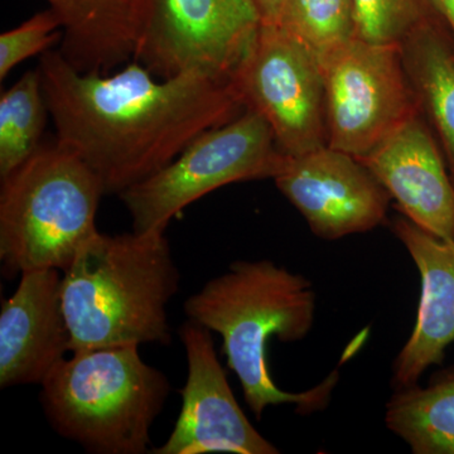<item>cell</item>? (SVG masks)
<instances>
[{"label": "cell", "instance_id": "6da1fadb", "mask_svg": "<svg viewBox=\"0 0 454 454\" xmlns=\"http://www.w3.org/2000/svg\"><path fill=\"white\" fill-rule=\"evenodd\" d=\"M38 70L56 142L88 164L106 195L151 177L247 109L234 83L199 74L155 79L134 59L113 74H83L50 50Z\"/></svg>", "mask_w": 454, "mask_h": 454}, {"label": "cell", "instance_id": "7a4b0ae2", "mask_svg": "<svg viewBox=\"0 0 454 454\" xmlns=\"http://www.w3.org/2000/svg\"><path fill=\"white\" fill-rule=\"evenodd\" d=\"M191 321L223 337L227 366L240 380L245 402L256 418L271 405L294 404L301 414L322 411L340 380L333 372L303 393H286L270 375L268 343L303 340L315 321L316 294L300 274L270 260L235 262L184 301Z\"/></svg>", "mask_w": 454, "mask_h": 454}, {"label": "cell", "instance_id": "3957f363", "mask_svg": "<svg viewBox=\"0 0 454 454\" xmlns=\"http://www.w3.org/2000/svg\"><path fill=\"white\" fill-rule=\"evenodd\" d=\"M62 274L71 352L170 342L181 277L163 230L98 232Z\"/></svg>", "mask_w": 454, "mask_h": 454}, {"label": "cell", "instance_id": "277c9868", "mask_svg": "<svg viewBox=\"0 0 454 454\" xmlns=\"http://www.w3.org/2000/svg\"><path fill=\"white\" fill-rule=\"evenodd\" d=\"M139 346L82 349L41 384V404L57 434L94 454L149 452L152 426L170 384Z\"/></svg>", "mask_w": 454, "mask_h": 454}, {"label": "cell", "instance_id": "5b68a950", "mask_svg": "<svg viewBox=\"0 0 454 454\" xmlns=\"http://www.w3.org/2000/svg\"><path fill=\"white\" fill-rule=\"evenodd\" d=\"M106 195L100 178L55 142L2 179L0 260L8 277L32 269L67 270L98 234L97 214Z\"/></svg>", "mask_w": 454, "mask_h": 454}, {"label": "cell", "instance_id": "8992f818", "mask_svg": "<svg viewBox=\"0 0 454 454\" xmlns=\"http://www.w3.org/2000/svg\"><path fill=\"white\" fill-rule=\"evenodd\" d=\"M284 157L267 121L247 107L232 121L203 131L172 162L119 197L134 231H166L176 215L212 191L276 177Z\"/></svg>", "mask_w": 454, "mask_h": 454}, {"label": "cell", "instance_id": "52a82bcc", "mask_svg": "<svg viewBox=\"0 0 454 454\" xmlns=\"http://www.w3.org/2000/svg\"><path fill=\"white\" fill-rule=\"evenodd\" d=\"M262 25L254 0H138L133 59L158 79L199 74L232 83Z\"/></svg>", "mask_w": 454, "mask_h": 454}, {"label": "cell", "instance_id": "ba28073f", "mask_svg": "<svg viewBox=\"0 0 454 454\" xmlns=\"http://www.w3.org/2000/svg\"><path fill=\"white\" fill-rule=\"evenodd\" d=\"M328 145L361 158L419 114L397 44L354 38L319 59Z\"/></svg>", "mask_w": 454, "mask_h": 454}, {"label": "cell", "instance_id": "9c48e42d", "mask_svg": "<svg viewBox=\"0 0 454 454\" xmlns=\"http://www.w3.org/2000/svg\"><path fill=\"white\" fill-rule=\"evenodd\" d=\"M232 83L245 107L267 121L284 154L300 155L328 145L321 62L279 25L262 23Z\"/></svg>", "mask_w": 454, "mask_h": 454}, {"label": "cell", "instance_id": "30bf717a", "mask_svg": "<svg viewBox=\"0 0 454 454\" xmlns=\"http://www.w3.org/2000/svg\"><path fill=\"white\" fill-rule=\"evenodd\" d=\"M273 179L313 234L325 240L363 234L387 217L390 196L384 187L357 158L333 146L286 154Z\"/></svg>", "mask_w": 454, "mask_h": 454}, {"label": "cell", "instance_id": "8fae6325", "mask_svg": "<svg viewBox=\"0 0 454 454\" xmlns=\"http://www.w3.org/2000/svg\"><path fill=\"white\" fill-rule=\"evenodd\" d=\"M187 357L182 411L172 434L154 454H277L236 402L211 331L188 319L178 331Z\"/></svg>", "mask_w": 454, "mask_h": 454}, {"label": "cell", "instance_id": "7c38bea8", "mask_svg": "<svg viewBox=\"0 0 454 454\" xmlns=\"http://www.w3.org/2000/svg\"><path fill=\"white\" fill-rule=\"evenodd\" d=\"M62 271L32 269L0 313V387L42 384L66 354L71 336L62 301Z\"/></svg>", "mask_w": 454, "mask_h": 454}, {"label": "cell", "instance_id": "4fadbf2b", "mask_svg": "<svg viewBox=\"0 0 454 454\" xmlns=\"http://www.w3.org/2000/svg\"><path fill=\"white\" fill-rule=\"evenodd\" d=\"M357 160L406 219L429 234L454 241V186L419 114Z\"/></svg>", "mask_w": 454, "mask_h": 454}, {"label": "cell", "instance_id": "5bb4252c", "mask_svg": "<svg viewBox=\"0 0 454 454\" xmlns=\"http://www.w3.org/2000/svg\"><path fill=\"white\" fill-rule=\"evenodd\" d=\"M393 231L422 278L414 330L393 366L399 390L418 385L430 366L441 365L454 342V241L429 234L405 216L394 220Z\"/></svg>", "mask_w": 454, "mask_h": 454}, {"label": "cell", "instance_id": "9a60e30c", "mask_svg": "<svg viewBox=\"0 0 454 454\" xmlns=\"http://www.w3.org/2000/svg\"><path fill=\"white\" fill-rule=\"evenodd\" d=\"M61 20L59 52L83 74H109L133 59L138 0H47Z\"/></svg>", "mask_w": 454, "mask_h": 454}, {"label": "cell", "instance_id": "2e32d148", "mask_svg": "<svg viewBox=\"0 0 454 454\" xmlns=\"http://www.w3.org/2000/svg\"><path fill=\"white\" fill-rule=\"evenodd\" d=\"M385 422L415 454H454V372L396 390Z\"/></svg>", "mask_w": 454, "mask_h": 454}, {"label": "cell", "instance_id": "e0dca14e", "mask_svg": "<svg viewBox=\"0 0 454 454\" xmlns=\"http://www.w3.org/2000/svg\"><path fill=\"white\" fill-rule=\"evenodd\" d=\"M409 82L426 106L454 164V56L430 22L400 44Z\"/></svg>", "mask_w": 454, "mask_h": 454}, {"label": "cell", "instance_id": "ac0fdd59", "mask_svg": "<svg viewBox=\"0 0 454 454\" xmlns=\"http://www.w3.org/2000/svg\"><path fill=\"white\" fill-rule=\"evenodd\" d=\"M49 106L41 73L27 71L0 97V178H7L38 149L46 128Z\"/></svg>", "mask_w": 454, "mask_h": 454}, {"label": "cell", "instance_id": "d6986e66", "mask_svg": "<svg viewBox=\"0 0 454 454\" xmlns=\"http://www.w3.org/2000/svg\"><path fill=\"white\" fill-rule=\"evenodd\" d=\"M277 25L318 59L356 38L352 0H286Z\"/></svg>", "mask_w": 454, "mask_h": 454}, {"label": "cell", "instance_id": "ffe728a7", "mask_svg": "<svg viewBox=\"0 0 454 454\" xmlns=\"http://www.w3.org/2000/svg\"><path fill=\"white\" fill-rule=\"evenodd\" d=\"M356 37L376 44H397L429 22L430 0H352Z\"/></svg>", "mask_w": 454, "mask_h": 454}, {"label": "cell", "instance_id": "44dd1931", "mask_svg": "<svg viewBox=\"0 0 454 454\" xmlns=\"http://www.w3.org/2000/svg\"><path fill=\"white\" fill-rule=\"evenodd\" d=\"M61 37V20L51 8L35 14L17 28L3 33L0 35V80H4L26 59L50 51Z\"/></svg>", "mask_w": 454, "mask_h": 454}, {"label": "cell", "instance_id": "7402d4cb", "mask_svg": "<svg viewBox=\"0 0 454 454\" xmlns=\"http://www.w3.org/2000/svg\"><path fill=\"white\" fill-rule=\"evenodd\" d=\"M265 25H277L286 0H254Z\"/></svg>", "mask_w": 454, "mask_h": 454}, {"label": "cell", "instance_id": "603a6c76", "mask_svg": "<svg viewBox=\"0 0 454 454\" xmlns=\"http://www.w3.org/2000/svg\"><path fill=\"white\" fill-rule=\"evenodd\" d=\"M430 3L447 20L454 35V0H430Z\"/></svg>", "mask_w": 454, "mask_h": 454}]
</instances>
